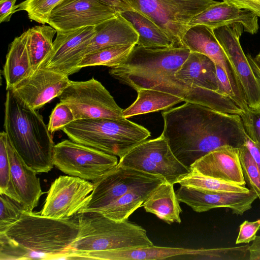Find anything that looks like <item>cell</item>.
<instances>
[{
	"mask_svg": "<svg viewBox=\"0 0 260 260\" xmlns=\"http://www.w3.org/2000/svg\"><path fill=\"white\" fill-rule=\"evenodd\" d=\"M175 77L191 87H199L216 91L218 90L215 63L200 53L190 52L176 72Z\"/></svg>",
	"mask_w": 260,
	"mask_h": 260,
	"instance_id": "obj_23",
	"label": "cell"
},
{
	"mask_svg": "<svg viewBox=\"0 0 260 260\" xmlns=\"http://www.w3.org/2000/svg\"><path fill=\"white\" fill-rule=\"evenodd\" d=\"M134 9L155 23L179 47L189 23L197 15L218 3L214 0H133Z\"/></svg>",
	"mask_w": 260,
	"mask_h": 260,
	"instance_id": "obj_7",
	"label": "cell"
},
{
	"mask_svg": "<svg viewBox=\"0 0 260 260\" xmlns=\"http://www.w3.org/2000/svg\"><path fill=\"white\" fill-rule=\"evenodd\" d=\"M223 2L249 11L260 17V0H223Z\"/></svg>",
	"mask_w": 260,
	"mask_h": 260,
	"instance_id": "obj_41",
	"label": "cell"
},
{
	"mask_svg": "<svg viewBox=\"0 0 260 260\" xmlns=\"http://www.w3.org/2000/svg\"><path fill=\"white\" fill-rule=\"evenodd\" d=\"M109 6L119 14L127 11H135L133 0H98Z\"/></svg>",
	"mask_w": 260,
	"mask_h": 260,
	"instance_id": "obj_43",
	"label": "cell"
},
{
	"mask_svg": "<svg viewBox=\"0 0 260 260\" xmlns=\"http://www.w3.org/2000/svg\"><path fill=\"white\" fill-rule=\"evenodd\" d=\"M17 0H0V22H8L12 15L16 12Z\"/></svg>",
	"mask_w": 260,
	"mask_h": 260,
	"instance_id": "obj_42",
	"label": "cell"
},
{
	"mask_svg": "<svg viewBox=\"0 0 260 260\" xmlns=\"http://www.w3.org/2000/svg\"><path fill=\"white\" fill-rule=\"evenodd\" d=\"M166 181L160 178L134 188L96 212L115 220H127L130 215L142 206L154 190Z\"/></svg>",
	"mask_w": 260,
	"mask_h": 260,
	"instance_id": "obj_27",
	"label": "cell"
},
{
	"mask_svg": "<svg viewBox=\"0 0 260 260\" xmlns=\"http://www.w3.org/2000/svg\"><path fill=\"white\" fill-rule=\"evenodd\" d=\"M135 101L123 110V116L125 118L169 109L182 102V98L171 93L148 88H141Z\"/></svg>",
	"mask_w": 260,
	"mask_h": 260,
	"instance_id": "obj_29",
	"label": "cell"
},
{
	"mask_svg": "<svg viewBox=\"0 0 260 260\" xmlns=\"http://www.w3.org/2000/svg\"><path fill=\"white\" fill-rule=\"evenodd\" d=\"M118 14L98 0H65L52 10L47 24L57 32L66 33L95 26Z\"/></svg>",
	"mask_w": 260,
	"mask_h": 260,
	"instance_id": "obj_14",
	"label": "cell"
},
{
	"mask_svg": "<svg viewBox=\"0 0 260 260\" xmlns=\"http://www.w3.org/2000/svg\"><path fill=\"white\" fill-rule=\"evenodd\" d=\"M4 128L7 137L25 164L37 173L53 167L54 144L43 117L22 104L7 90Z\"/></svg>",
	"mask_w": 260,
	"mask_h": 260,
	"instance_id": "obj_5",
	"label": "cell"
},
{
	"mask_svg": "<svg viewBox=\"0 0 260 260\" xmlns=\"http://www.w3.org/2000/svg\"><path fill=\"white\" fill-rule=\"evenodd\" d=\"M64 1L25 0L17 5L16 11H25L29 19L45 24L52 10Z\"/></svg>",
	"mask_w": 260,
	"mask_h": 260,
	"instance_id": "obj_35",
	"label": "cell"
},
{
	"mask_svg": "<svg viewBox=\"0 0 260 260\" xmlns=\"http://www.w3.org/2000/svg\"><path fill=\"white\" fill-rule=\"evenodd\" d=\"M260 229V219L254 221L245 220L239 226V232L236 240V244H248L252 242Z\"/></svg>",
	"mask_w": 260,
	"mask_h": 260,
	"instance_id": "obj_40",
	"label": "cell"
},
{
	"mask_svg": "<svg viewBox=\"0 0 260 260\" xmlns=\"http://www.w3.org/2000/svg\"><path fill=\"white\" fill-rule=\"evenodd\" d=\"M182 42L190 52L205 55L220 66L227 74H234L212 28L200 24L192 26L183 35Z\"/></svg>",
	"mask_w": 260,
	"mask_h": 260,
	"instance_id": "obj_24",
	"label": "cell"
},
{
	"mask_svg": "<svg viewBox=\"0 0 260 260\" xmlns=\"http://www.w3.org/2000/svg\"><path fill=\"white\" fill-rule=\"evenodd\" d=\"M213 30L245 94L249 107H260V84L240 42L243 31L242 25L235 23Z\"/></svg>",
	"mask_w": 260,
	"mask_h": 260,
	"instance_id": "obj_12",
	"label": "cell"
},
{
	"mask_svg": "<svg viewBox=\"0 0 260 260\" xmlns=\"http://www.w3.org/2000/svg\"><path fill=\"white\" fill-rule=\"evenodd\" d=\"M247 57L250 64L252 70L260 84V69L255 63L253 57L250 54H247Z\"/></svg>",
	"mask_w": 260,
	"mask_h": 260,
	"instance_id": "obj_46",
	"label": "cell"
},
{
	"mask_svg": "<svg viewBox=\"0 0 260 260\" xmlns=\"http://www.w3.org/2000/svg\"><path fill=\"white\" fill-rule=\"evenodd\" d=\"M165 137L176 158L190 168L223 146L239 148L247 137L239 115L185 102L161 112Z\"/></svg>",
	"mask_w": 260,
	"mask_h": 260,
	"instance_id": "obj_1",
	"label": "cell"
},
{
	"mask_svg": "<svg viewBox=\"0 0 260 260\" xmlns=\"http://www.w3.org/2000/svg\"><path fill=\"white\" fill-rule=\"evenodd\" d=\"M203 175L245 186L239 157V148L230 145L220 147L203 156L190 167Z\"/></svg>",
	"mask_w": 260,
	"mask_h": 260,
	"instance_id": "obj_18",
	"label": "cell"
},
{
	"mask_svg": "<svg viewBox=\"0 0 260 260\" xmlns=\"http://www.w3.org/2000/svg\"><path fill=\"white\" fill-rule=\"evenodd\" d=\"M160 178L165 179L117 164L102 177L92 182L93 190L77 214L96 212L130 190Z\"/></svg>",
	"mask_w": 260,
	"mask_h": 260,
	"instance_id": "obj_11",
	"label": "cell"
},
{
	"mask_svg": "<svg viewBox=\"0 0 260 260\" xmlns=\"http://www.w3.org/2000/svg\"><path fill=\"white\" fill-rule=\"evenodd\" d=\"M240 116L248 137L260 145V107H249Z\"/></svg>",
	"mask_w": 260,
	"mask_h": 260,
	"instance_id": "obj_39",
	"label": "cell"
},
{
	"mask_svg": "<svg viewBox=\"0 0 260 260\" xmlns=\"http://www.w3.org/2000/svg\"><path fill=\"white\" fill-rule=\"evenodd\" d=\"M213 253V248L190 249L153 245L109 251L104 254L100 259L156 260L185 255L193 256L201 259H211Z\"/></svg>",
	"mask_w": 260,
	"mask_h": 260,
	"instance_id": "obj_22",
	"label": "cell"
},
{
	"mask_svg": "<svg viewBox=\"0 0 260 260\" xmlns=\"http://www.w3.org/2000/svg\"><path fill=\"white\" fill-rule=\"evenodd\" d=\"M95 32L94 26L66 33L57 32L52 52L40 68L68 76L78 72V66Z\"/></svg>",
	"mask_w": 260,
	"mask_h": 260,
	"instance_id": "obj_15",
	"label": "cell"
},
{
	"mask_svg": "<svg viewBox=\"0 0 260 260\" xmlns=\"http://www.w3.org/2000/svg\"><path fill=\"white\" fill-rule=\"evenodd\" d=\"M93 188V183L85 179L60 176L52 183L41 214L56 219L71 218L84 205Z\"/></svg>",
	"mask_w": 260,
	"mask_h": 260,
	"instance_id": "obj_13",
	"label": "cell"
},
{
	"mask_svg": "<svg viewBox=\"0 0 260 260\" xmlns=\"http://www.w3.org/2000/svg\"><path fill=\"white\" fill-rule=\"evenodd\" d=\"M174 184L167 181L160 183L142 204L146 212L152 213L168 224L180 223L182 210Z\"/></svg>",
	"mask_w": 260,
	"mask_h": 260,
	"instance_id": "obj_26",
	"label": "cell"
},
{
	"mask_svg": "<svg viewBox=\"0 0 260 260\" xmlns=\"http://www.w3.org/2000/svg\"><path fill=\"white\" fill-rule=\"evenodd\" d=\"M7 148L11 179L25 211L32 212L38 206L42 191L37 173L29 168L7 137Z\"/></svg>",
	"mask_w": 260,
	"mask_h": 260,
	"instance_id": "obj_19",
	"label": "cell"
},
{
	"mask_svg": "<svg viewBox=\"0 0 260 260\" xmlns=\"http://www.w3.org/2000/svg\"><path fill=\"white\" fill-rule=\"evenodd\" d=\"M239 148L240 162L246 183L260 200L259 169L244 144Z\"/></svg>",
	"mask_w": 260,
	"mask_h": 260,
	"instance_id": "obj_37",
	"label": "cell"
},
{
	"mask_svg": "<svg viewBox=\"0 0 260 260\" xmlns=\"http://www.w3.org/2000/svg\"><path fill=\"white\" fill-rule=\"evenodd\" d=\"M53 161L62 172L92 182L102 177L118 163L116 156L71 140L54 145Z\"/></svg>",
	"mask_w": 260,
	"mask_h": 260,
	"instance_id": "obj_10",
	"label": "cell"
},
{
	"mask_svg": "<svg viewBox=\"0 0 260 260\" xmlns=\"http://www.w3.org/2000/svg\"><path fill=\"white\" fill-rule=\"evenodd\" d=\"M95 34L86 54L105 48L136 45L139 35L132 24L120 14L94 26Z\"/></svg>",
	"mask_w": 260,
	"mask_h": 260,
	"instance_id": "obj_21",
	"label": "cell"
},
{
	"mask_svg": "<svg viewBox=\"0 0 260 260\" xmlns=\"http://www.w3.org/2000/svg\"><path fill=\"white\" fill-rule=\"evenodd\" d=\"M79 230L78 219H56L24 211L0 233V260L68 259Z\"/></svg>",
	"mask_w": 260,
	"mask_h": 260,
	"instance_id": "obj_2",
	"label": "cell"
},
{
	"mask_svg": "<svg viewBox=\"0 0 260 260\" xmlns=\"http://www.w3.org/2000/svg\"><path fill=\"white\" fill-rule=\"evenodd\" d=\"M244 144L255 160L260 170V145L253 142L248 136Z\"/></svg>",
	"mask_w": 260,
	"mask_h": 260,
	"instance_id": "obj_44",
	"label": "cell"
},
{
	"mask_svg": "<svg viewBox=\"0 0 260 260\" xmlns=\"http://www.w3.org/2000/svg\"><path fill=\"white\" fill-rule=\"evenodd\" d=\"M23 205L5 193H0V233L5 232L21 217Z\"/></svg>",
	"mask_w": 260,
	"mask_h": 260,
	"instance_id": "obj_36",
	"label": "cell"
},
{
	"mask_svg": "<svg viewBox=\"0 0 260 260\" xmlns=\"http://www.w3.org/2000/svg\"><path fill=\"white\" fill-rule=\"evenodd\" d=\"M0 193H5L21 203L11 179L5 131L0 133Z\"/></svg>",
	"mask_w": 260,
	"mask_h": 260,
	"instance_id": "obj_34",
	"label": "cell"
},
{
	"mask_svg": "<svg viewBox=\"0 0 260 260\" xmlns=\"http://www.w3.org/2000/svg\"><path fill=\"white\" fill-rule=\"evenodd\" d=\"M176 196L180 202L186 204L197 213L223 208H229L233 214L239 215L250 210L253 202L258 198L250 189L248 192H218L184 185H180Z\"/></svg>",
	"mask_w": 260,
	"mask_h": 260,
	"instance_id": "obj_17",
	"label": "cell"
},
{
	"mask_svg": "<svg viewBox=\"0 0 260 260\" xmlns=\"http://www.w3.org/2000/svg\"><path fill=\"white\" fill-rule=\"evenodd\" d=\"M190 51L186 47L146 48L136 45L122 63L109 74L136 91L148 88L181 97L185 102L192 87L175 77Z\"/></svg>",
	"mask_w": 260,
	"mask_h": 260,
	"instance_id": "obj_3",
	"label": "cell"
},
{
	"mask_svg": "<svg viewBox=\"0 0 260 260\" xmlns=\"http://www.w3.org/2000/svg\"><path fill=\"white\" fill-rule=\"evenodd\" d=\"M136 45L118 46L103 49L85 55L78 67L83 68L105 66L108 67L117 66L124 61Z\"/></svg>",
	"mask_w": 260,
	"mask_h": 260,
	"instance_id": "obj_31",
	"label": "cell"
},
{
	"mask_svg": "<svg viewBox=\"0 0 260 260\" xmlns=\"http://www.w3.org/2000/svg\"><path fill=\"white\" fill-rule=\"evenodd\" d=\"M71 110L75 120L91 118L122 119L123 110L103 84L94 78L71 81L58 96Z\"/></svg>",
	"mask_w": 260,
	"mask_h": 260,
	"instance_id": "obj_9",
	"label": "cell"
},
{
	"mask_svg": "<svg viewBox=\"0 0 260 260\" xmlns=\"http://www.w3.org/2000/svg\"><path fill=\"white\" fill-rule=\"evenodd\" d=\"M27 47L34 71L50 55L53 48V38L57 32L51 26L42 24L27 29Z\"/></svg>",
	"mask_w": 260,
	"mask_h": 260,
	"instance_id": "obj_30",
	"label": "cell"
},
{
	"mask_svg": "<svg viewBox=\"0 0 260 260\" xmlns=\"http://www.w3.org/2000/svg\"><path fill=\"white\" fill-rule=\"evenodd\" d=\"M27 30L9 45L3 73L6 90H10L34 72L27 47Z\"/></svg>",
	"mask_w": 260,
	"mask_h": 260,
	"instance_id": "obj_25",
	"label": "cell"
},
{
	"mask_svg": "<svg viewBox=\"0 0 260 260\" xmlns=\"http://www.w3.org/2000/svg\"><path fill=\"white\" fill-rule=\"evenodd\" d=\"M235 23L241 24L244 31L251 35L258 30V17L255 14L224 2H218L195 16L189 22V26L200 24L214 29Z\"/></svg>",
	"mask_w": 260,
	"mask_h": 260,
	"instance_id": "obj_20",
	"label": "cell"
},
{
	"mask_svg": "<svg viewBox=\"0 0 260 260\" xmlns=\"http://www.w3.org/2000/svg\"><path fill=\"white\" fill-rule=\"evenodd\" d=\"M218 80L217 92L225 95L244 112L248 108L245 94L236 77L233 73L227 74L219 65L215 64Z\"/></svg>",
	"mask_w": 260,
	"mask_h": 260,
	"instance_id": "obj_33",
	"label": "cell"
},
{
	"mask_svg": "<svg viewBox=\"0 0 260 260\" xmlns=\"http://www.w3.org/2000/svg\"><path fill=\"white\" fill-rule=\"evenodd\" d=\"M62 131L75 142L119 158L150 136L147 129L125 118L77 120Z\"/></svg>",
	"mask_w": 260,
	"mask_h": 260,
	"instance_id": "obj_6",
	"label": "cell"
},
{
	"mask_svg": "<svg viewBox=\"0 0 260 260\" xmlns=\"http://www.w3.org/2000/svg\"><path fill=\"white\" fill-rule=\"evenodd\" d=\"M249 260H260V236H256L249 246Z\"/></svg>",
	"mask_w": 260,
	"mask_h": 260,
	"instance_id": "obj_45",
	"label": "cell"
},
{
	"mask_svg": "<svg viewBox=\"0 0 260 260\" xmlns=\"http://www.w3.org/2000/svg\"><path fill=\"white\" fill-rule=\"evenodd\" d=\"M238 247H239V246H238ZM239 248H240V247H239ZM240 256H241V249H240ZM240 257H239V258H240Z\"/></svg>",
	"mask_w": 260,
	"mask_h": 260,
	"instance_id": "obj_48",
	"label": "cell"
},
{
	"mask_svg": "<svg viewBox=\"0 0 260 260\" xmlns=\"http://www.w3.org/2000/svg\"><path fill=\"white\" fill-rule=\"evenodd\" d=\"M253 59L260 69V52L253 57Z\"/></svg>",
	"mask_w": 260,
	"mask_h": 260,
	"instance_id": "obj_47",
	"label": "cell"
},
{
	"mask_svg": "<svg viewBox=\"0 0 260 260\" xmlns=\"http://www.w3.org/2000/svg\"><path fill=\"white\" fill-rule=\"evenodd\" d=\"M70 82L67 75L40 68L10 90L22 104L37 111L58 98Z\"/></svg>",
	"mask_w": 260,
	"mask_h": 260,
	"instance_id": "obj_16",
	"label": "cell"
},
{
	"mask_svg": "<svg viewBox=\"0 0 260 260\" xmlns=\"http://www.w3.org/2000/svg\"><path fill=\"white\" fill-rule=\"evenodd\" d=\"M75 121L70 108L60 102L52 110L47 125L49 133L52 135L56 131L62 130L66 125Z\"/></svg>",
	"mask_w": 260,
	"mask_h": 260,
	"instance_id": "obj_38",
	"label": "cell"
},
{
	"mask_svg": "<svg viewBox=\"0 0 260 260\" xmlns=\"http://www.w3.org/2000/svg\"><path fill=\"white\" fill-rule=\"evenodd\" d=\"M120 14L138 34L137 45L146 48L177 47L173 40L162 29L140 12L127 11Z\"/></svg>",
	"mask_w": 260,
	"mask_h": 260,
	"instance_id": "obj_28",
	"label": "cell"
},
{
	"mask_svg": "<svg viewBox=\"0 0 260 260\" xmlns=\"http://www.w3.org/2000/svg\"><path fill=\"white\" fill-rule=\"evenodd\" d=\"M77 214L78 233L68 259H100L109 251L154 245L145 229L128 220H115L98 212Z\"/></svg>",
	"mask_w": 260,
	"mask_h": 260,
	"instance_id": "obj_4",
	"label": "cell"
},
{
	"mask_svg": "<svg viewBox=\"0 0 260 260\" xmlns=\"http://www.w3.org/2000/svg\"><path fill=\"white\" fill-rule=\"evenodd\" d=\"M118 164L161 176L174 185L191 172L190 168L174 155L162 135L155 139L146 140L135 146L120 158Z\"/></svg>",
	"mask_w": 260,
	"mask_h": 260,
	"instance_id": "obj_8",
	"label": "cell"
},
{
	"mask_svg": "<svg viewBox=\"0 0 260 260\" xmlns=\"http://www.w3.org/2000/svg\"><path fill=\"white\" fill-rule=\"evenodd\" d=\"M178 184L212 191L248 192L250 190L245 186L205 176L193 170H191L189 174L179 181Z\"/></svg>",
	"mask_w": 260,
	"mask_h": 260,
	"instance_id": "obj_32",
	"label": "cell"
}]
</instances>
